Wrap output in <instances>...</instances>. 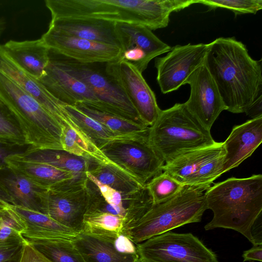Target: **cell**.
I'll use <instances>...</instances> for the list:
<instances>
[{
  "instance_id": "1",
  "label": "cell",
  "mask_w": 262,
  "mask_h": 262,
  "mask_svg": "<svg viewBox=\"0 0 262 262\" xmlns=\"http://www.w3.org/2000/svg\"><path fill=\"white\" fill-rule=\"evenodd\" d=\"M205 63L226 111L245 113L262 95L261 60L253 59L234 37H219L208 43Z\"/></svg>"
},
{
  "instance_id": "2",
  "label": "cell",
  "mask_w": 262,
  "mask_h": 262,
  "mask_svg": "<svg viewBox=\"0 0 262 262\" xmlns=\"http://www.w3.org/2000/svg\"><path fill=\"white\" fill-rule=\"evenodd\" d=\"M52 19L89 18L143 25L155 30L166 27L169 16L194 4L193 0H46Z\"/></svg>"
},
{
  "instance_id": "3",
  "label": "cell",
  "mask_w": 262,
  "mask_h": 262,
  "mask_svg": "<svg viewBox=\"0 0 262 262\" xmlns=\"http://www.w3.org/2000/svg\"><path fill=\"white\" fill-rule=\"evenodd\" d=\"M207 209L213 212L206 230L222 228L235 230L255 245L252 228L261 215L262 175L232 177L214 184L205 191Z\"/></svg>"
},
{
  "instance_id": "4",
  "label": "cell",
  "mask_w": 262,
  "mask_h": 262,
  "mask_svg": "<svg viewBox=\"0 0 262 262\" xmlns=\"http://www.w3.org/2000/svg\"><path fill=\"white\" fill-rule=\"evenodd\" d=\"M0 100L20 129L28 149H63L62 128L35 99L0 72Z\"/></svg>"
},
{
  "instance_id": "5",
  "label": "cell",
  "mask_w": 262,
  "mask_h": 262,
  "mask_svg": "<svg viewBox=\"0 0 262 262\" xmlns=\"http://www.w3.org/2000/svg\"><path fill=\"white\" fill-rule=\"evenodd\" d=\"M149 143L164 163L186 152L215 144L205 129L188 111L184 103L161 110L149 127Z\"/></svg>"
},
{
  "instance_id": "6",
  "label": "cell",
  "mask_w": 262,
  "mask_h": 262,
  "mask_svg": "<svg viewBox=\"0 0 262 262\" xmlns=\"http://www.w3.org/2000/svg\"><path fill=\"white\" fill-rule=\"evenodd\" d=\"M205 191L184 185L173 198L153 204L122 234L136 245L186 224L200 222L207 209Z\"/></svg>"
},
{
  "instance_id": "7",
  "label": "cell",
  "mask_w": 262,
  "mask_h": 262,
  "mask_svg": "<svg viewBox=\"0 0 262 262\" xmlns=\"http://www.w3.org/2000/svg\"><path fill=\"white\" fill-rule=\"evenodd\" d=\"M50 58L90 88L100 103V107L97 109L145 125L122 89L108 76L104 68L97 66V63L78 62L51 50Z\"/></svg>"
},
{
  "instance_id": "8",
  "label": "cell",
  "mask_w": 262,
  "mask_h": 262,
  "mask_svg": "<svg viewBox=\"0 0 262 262\" xmlns=\"http://www.w3.org/2000/svg\"><path fill=\"white\" fill-rule=\"evenodd\" d=\"M225 149L223 142L192 150L165 163L163 171L183 185L206 190L223 174Z\"/></svg>"
},
{
  "instance_id": "9",
  "label": "cell",
  "mask_w": 262,
  "mask_h": 262,
  "mask_svg": "<svg viewBox=\"0 0 262 262\" xmlns=\"http://www.w3.org/2000/svg\"><path fill=\"white\" fill-rule=\"evenodd\" d=\"M135 245L141 262H219L214 253L190 233L169 231Z\"/></svg>"
},
{
  "instance_id": "10",
  "label": "cell",
  "mask_w": 262,
  "mask_h": 262,
  "mask_svg": "<svg viewBox=\"0 0 262 262\" xmlns=\"http://www.w3.org/2000/svg\"><path fill=\"white\" fill-rule=\"evenodd\" d=\"M88 181L87 177L80 178L58 188L40 190L41 212L80 232L89 202Z\"/></svg>"
},
{
  "instance_id": "11",
  "label": "cell",
  "mask_w": 262,
  "mask_h": 262,
  "mask_svg": "<svg viewBox=\"0 0 262 262\" xmlns=\"http://www.w3.org/2000/svg\"><path fill=\"white\" fill-rule=\"evenodd\" d=\"M100 150L110 161L144 186L163 172L165 163L149 143L148 134L112 142Z\"/></svg>"
},
{
  "instance_id": "12",
  "label": "cell",
  "mask_w": 262,
  "mask_h": 262,
  "mask_svg": "<svg viewBox=\"0 0 262 262\" xmlns=\"http://www.w3.org/2000/svg\"><path fill=\"white\" fill-rule=\"evenodd\" d=\"M104 69L122 89L143 123L148 127L151 126L162 110L142 73L132 63L121 60L105 63Z\"/></svg>"
},
{
  "instance_id": "13",
  "label": "cell",
  "mask_w": 262,
  "mask_h": 262,
  "mask_svg": "<svg viewBox=\"0 0 262 262\" xmlns=\"http://www.w3.org/2000/svg\"><path fill=\"white\" fill-rule=\"evenodd\" d=\"M208 43H188L171 48L167 54L156 57L157 81L163 94L177 90L196 69L205 63Z\"/></svg>"
},
{
  "instance_id": "14",
  "label": "cell",
  "mask_w": 262,
  "mask_h": 262,
  "mask_svg": "<svg viewBox=\"0 0 262 262\" xmlns=\"http://www.w3.org/2000/svg\"><path fill=\"white\" fill-rule=\"evenodd\" d=\"M185 84L190 87L189 97L184 103L186 108L205 129L210 131L220 114L227 108L205 63L189 75Z\"/></svg>"
},
{
  "instance_id": "15",
  "label": "cell",
  "mask_w": 262,
  "mask_h": 262,
  "mask_svg": "<svg viewBox=\"0 0 262 262\" xmlns=\"http://www.w3.org/2000/svg\"><path fill=\"white\" fill-rule=\"evenodd\" d=\"M41 38L54 52L85 63H104L118 60L120 48L69 36L48 29Z\"/></svg>"
},
{
  "instance_id": "16",
  "label": "cell",
  "mask_w": 262,
  "mask_h": 262,
  "mask_svg": "<svg viewBox=\"0 0 262 262\" xmlns=\"http://www.w3.org/2000/svg\"><path fill=\"white\" fill-rule=\"evenodd\" d=\"M0 72L41 104L58 121L62 128L70 126L76 130H81L66 112L64 104L51 95L39 80L20 69L1 46Z\"/></svg>"
},
{
  "instance_id": "17",
  "label": "cell",
  "mask_w": 262,
  "mask_h": 262,
  "mask_svg": "<svg viewBox=\"0 0 262 262\" xmlns=\"http://www.w3.org/2000/svg\"><path fill=\"white\" fill-rule=\"evenodd\" d=\"M39 81L51 95L64 105L75 106L82 102L96 108L100 107L99 100L88 85L50 58L46 73Z\"/></svg>"
},
{
  "instance_id": "18",
  "label": "cell",
  "mask_w": 262,
  "mask_h": 262,
  "mask_svg": "<svg viewBox=\"0 0 262 262\" xmlns=\"http://www.w3.org/2000/svg\"><path fill=\"white\" fill-rule=\"evenodd\" d=\"M6 167L20 175L42 189L59 188L86 174H76L46 163L26 158L22 153L9 154L5 159Z\"/></svg>"
},
{
  "instance_id": "19",
  "label": "cell",
  "mask_w": 262,
  "mask_h": 262,
  "mask_svg": "<svg viewBox=\"0 0 262 262\" xmlns=\"http://www.w3.org/2000/svg\"><path fill=\"white\" fill-rule=\"evenodd\" d=\"M7 207L24 227L21 234L25 239L74 241L80 233L40 212L10 204Z\"/></svg>"
},
{
  "instance_id": "20",
  "label": "cell",
  "mask_w": 262,
  "mask_h": 262,
  "mask_svg": "<svg viewBox=\"0 0 262 262\" xmlns=\"http://www.w3.org/2000/svg\"><path fill=\"white\" fill-rule=\"evenodd\" d=\"M262 142V117L234 126L223 142L225 149L222 172L237 167L249 157Z\"/></svg>"
},
{
  "instance_id": "21",
  "label": "cell",
  "mask_w": 262,
  "mask_h": 262,
  "mask_svg": "<svg viewBox=\"0 0 262 262\" xmlns=\"http://www.w3.org/2000/svg\"><path fill=\"white\" fill-rule=\"evenodd\" d=\"M49 29L69 36L120 48L116 23L114 21L89 18H59L51 19Z\"/></svg>"
},
{
  "instance_id": "22",
  "label": "cell",
  "mask_w": 262,
  "mask_h": 262,
  "mask_svg": "<svg viewBox=\"0 0 262 262\" xmlns=\"http://www.w3.org/2000/svg\"><path fill=\"white\" fill-rule=\"evenodd\" d=\"M6 54L23 71L39 80L46 73L50 48L40 38L35 40H10L0 45Z\"/></svg>"
},
{
  "instance_id": "23",
  "label": "cell",
  "mask_w": 262,
  "mask_h": 262,
  "mask_svg": "<svg viewBox=\"0 0 262 262\" xmlns=\"http://www.w3.org/2000/svg\"><path fill=\"white\" fill-rule=\"evenodd\" d=\"M116 32L121 52H138L146 55L150 61L171 49L168 45L143 25L116 23Z\"/></svg>"
},
{
  "instance_id": "24",
  "label": "cell",
  "mask_w": 262,
  "mask_h": 262,
  "mask_svg": "<svg viewBox=\"0 0 262 262\" xmlns=\"http://www.w3.org/2000/svg\"><path fill=\"white\" fill-rule=\"evenodd\" d=\"M115 242L103 240L80 232L73 244L84 262H139L137 253L119 252Z\"/></svg>"
},
{
  "instance_id": "25",
  "label": "cell",
  "mask_w": 262,
  "mask_h": 262,
  "mask_svg": "<svg viewBox=\"0 0 262 262\" xmlns=\"http://www.w3.org/2000/svg\"><path fill=\"white\" fill-rule=\"evenodd\" d=\"M64 107L73 121L99 149L112 142L137 138L148 132V130L133 134L115 132L84 114L75 106L64 105Z\"/></svg>"
},
{
  "instance_id": "26",
  "label": "cell",
  "mask_w": 262,
  "mask_h": 262,
  "mask_svg": "<svg viewBox=\"0 0 262 262\" xmlns=\"http://www.w3.org/2000/svg\"><path fill=\"white\" fill-rule=\"evenodd\" d=\"M26 158L44 163L58 169L74 172L85 174L97 163L88 159L68 152L63 149H27L21 152Z\"/></svg>"
},
{
  "instance_id": "27",
  "label": "cell",
  "mask_w": 262,
  "mask_h": 262,
  "mask_svg": "<svg viewBox=\"0 0 262 262\" xmlns=\"http://www.w3.org/2000/svg\"><path fill=\"white\" fill-rule=\"evenodd\" d=\"M123 217L101 211H86L80 232L103 240L115 242L122 234Z\"/></svg>"
},
{
  "instance_id": "28",
  "label": "cell",
  "mask_w": 262,
  "mask_h": 262,
  "mask_svg": "<svg viewBox=\"0 0 262 262\" xmlns=\"http://www.w3.org/2000/svg\"><path fill=\"white\" fill-rule=\"evenodd\" d=\"M89 172L102 183L119 191L122 196L133 194L145 186L111 161L97 163Z\"/></svg>"
},
{
  "instance_id": "29",
  "label": "cell",
  "mask_w": 262,
  "mask_h": 262,
  "mask_svg": "<svg viewBox=\"0 0 262 262\" xmlns=\"http://www.w3.org/2000/svg\"><path fill=\"white\" fill-rule=\"evenodd\" d=\"M61 142L63 150L69 153L98 164L111 162L83 132L77 131L70 126L64 127Z\"/></svg>"
},
{
  "instance_id": "30",
  "label": "cell",
  "mask_w": 262,
  "mask_h": 262,
  "mask_svg": "<svg viewBox=\"0 0 262 262\" xmlns=\"http://www.w3.org/2000/svg\"><path fill=\"white\" fill-rule=\"evenodd\" d=\"M2 183L12 197L14 206L41 212L38 193L42 189L20 175L11 173Z\"/></svg>"
},
{
  "instance_id": "31",
  "label": "cell",
  "mask_w": 262,
  "mask_h": 262,
  "mask_svg": "<svg viewBox=\"0 0 262 262\" xmlns=\"http://www.w3.org/2000/svg\"><path fill=\"white\" fill-rule=\"evenodd\" d=\"M73 106L84 114L115 132L123 134H133L143 133L148 130V126L137 123L115 114L97 109L85 103L79 102Z\"/></svg>"
},
{
  "instance_id": "32",
  "label": "cell",
  "mask_w": 262,
  "mask_h": 262,
  "mask_svg": "<svg viewBox=\"0 0 262 262\" xmlns=\"http://www.w3.org/2000/svg\"><path fill=\"white\" fill-rule=\"evenodd\" d=\"M52 262H84L73 241L25 239Z\"/></svg>"
},
{
  "instance_id": "33",
  "label": "cell",
  "mask_w": 262,
  "mask_h": 262,
  "mask_svg": "<svg viewBox=\"0 0 262 262\" xmlns=\"http://www.w3.org/2000/svg\"><path fill=\"white\" fill-rule=\"evenodd\" d=\"M183 186L164 171L154 177L145 185L153 204L161 203L170 199L178 194Z\"/></svg>"
},
{
  "instance_id": "34",
  "label": "cell",
  "mask_w": 262,
  "mask_h": 262,
  "mask_svg": "<svg viewBox=\"0 0 262 262\" xmlns=\"http://www.w3.org/2000/svg\"><path fill=\"white\" fill-rule=\"evenodd\" d=\"M23 230V225L7 207L0 212V247L24 243L26 240L21 234Z\"/></svg>"
},
{
  "instance_id": "35",
  "label": "cell",
  "mask_w": 262,
  "mask_h": 262,
  "mask_svg": "<svg viewBox=\"0 0 262 262\" xmlns=\"http://www.w3.org/2000/svg\"><path fill=\"white\" fill-rule=\"evenodd\" d=\"M0 144L23 146V136L12 116L0 100Z\"/></svg>"
},
{
  "instance_id": "36",
  "label": "cell",
  "mask_w": 262,
  "mask_h": 262,
  "mask_svg": "<svg viewBox=\"0 0 262 262\" xmlns=\"http://www.w3.org/2000/svg\"><path fill=\"white\" fill-rule=\"evenodd\" d=\"M195 4H201L210 9L217 8L230 10L235 15L256 14L262 9V0H194Z\"/></svg>"
},
{
  "instance_id": "37",
  "label": "cell",
  "mask_w": 262,
  "mask_h": 262,
  "mask_svg": "<svg viewBox=\"0 0 262 262\" xmlns=\"http://www.w3.org/2000/svg\"><path fill=\"white\" fill-rule=\"evenodd\" d=\"M87 178L92 182L98 188L105 200L109 204L124 208L122 195L111 187L104 184L99 181L89 171L85 172Z\"/></svg>"
},
{
  "instance_id": "38",
  "label": "cell",
  "mask_w": 262,
  "mask_h": 262,
  "mask_svg": "<svg viewBox=\"0 0 262 262\" xmlns=\"http://www.w3.org/2000/svg\"><path fill=\"white\" fill-rule=\"evenodd\" d=\"M19 262H52L26 241Z\"/></svg>"
},
{
  "instance_id": "39",
  "label": "cell",
  "mask_w": 262,
  "mask_h": 262,
  "mask_svg": "<svg viewBox=\"0 0 262 262\" xmlns=\"http://www.w3.org/2000/svg\"><path fill=\"white\" fill-rule=\"evenodd\" d=\"M25 242L10 246L1 247L0 262H13L19 260Z\"/></svg>"
},
{
  "instance_id": "40",
  "label": "cell",
  "mask_w": 262,
  "mask_h": 262,
  "mask_svg": "<svg viewBox=\"0 0 262 262\" xmlns=\"http://www.w3.org/2000/svg\"><path fill=\"white\" fill-rule=\"evenodd\" d=\"M116 248L120 252L136 254V245L126 236L121 234L114 243Z\"/></svg>"
},
{
  "instance_id": "41",
  "label": "cell",
  "mask_w": 262,
  "mask_h": 262,
  "mask_svg": "<svg viewBox=\"0 0 262 262\" xmlns=\"http://www.w3.org/2000/svg\"><path fill=\"white\" fill-rule=\"evenodd\" d=\"M242 257L244 261L255 260L262 261V245H254L249 250L245 251Z\"/></svg>"
},
{
  "instance_id": "42",
  "label": "cell",
  "mask_w": 262,
  "mask_h": 262,
  "mask_svg": "<svg viewBox=\"0 0 262 262\" xmlns=\"http://www.w3.org/2000/svg\"><path fill=\"white\" fill-rule=\"evenodd\" d=\"M245 113L251 119L262 117V95L257 98Z\"/></svg>"
},
{
  "instance_id": "43",
  "label": "cell",
  "mask_w": 262,
  "mask_h": 262,
  "mask_svg": "<svg viewBox=\"0 0 262 262\" xmlns=\"http://www.w3.org/2000/svg\"><path fill=\"white\" fill-rule=\"evenodd\" d=\"M0 202L14 205L12 197L2 182H0Z\"/></svg>"
},
{
  "instance_id": "44",
  "label": "cell",
  "mask_w": 262,
  "mask_h": 262,
  "mask_svg": "<svg viewBox=\"0 0 262 262\" xmlns=\"http://www.w3.org/2000/svg\"><path fill=\"white\" fill-rule=\"evenodd\" d=\"M8 155V152L4 148L0 146V170L6 167L5 159Z\"/></svg>"
},
{
  "instance_id": "45",
  "label": "cell",
  "mask_w": 262,
  "mask_h": 262,
  "mask_svg": "<svg viewBox=\"0 0 262 262\" xmlns=\"http://www.w3.org/2000/svg\"><path fill=\"white\" fill-rule=\"evenodd\" d=\"M6 20L3 18H0V38L6 28Z\"/></svg>"
},
{
  "instance_id": "46",
  "label": "cell",
  "mask_w": 262,
  "mask_h": 262,
  "mask_svg": "<svg viewBox=\"0 0 262 262\" xmlns=\"http://www.w3.org/2000/svg\"><path fill=\"white\" fill-rule=\"evenodd\" d=\"M8 205V204L7 203L0 202V212L5 210L6 209Z\"/></svg>"
},
{
  "instance_id": "47",
  "label": "cell",
  "mask_w": 262,
  "mask_h": 262,
  "mask_svg": "<svg viewBox=\"0 0 262 262\" xmlns=\"http://www.w3.org/2000/svg\"><path fill=\"white\" fill-rule=\"evenodd\" d=\"M19 260L13 261V262H19Z\"/></svg>"
},
{
  "instance_id": "48",
  "label": "cell",
  "mask_w": 262,
  "mask_h": 262,
  "mask_svg": "<svg viewBox=\"0 0 262 262\" xmlns=\"http://www.w3.org/2000/svg\"><path fill=\"white\" fill-rule=\"evenodd\" d=\"M139 262H141V261H140V260H139Z\"/></svg>"
}]
</instances>
